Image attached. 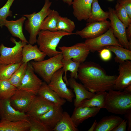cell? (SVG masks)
<instances>
[{"instance_id": "cell-1", "label": "cell", "mask_w": 131, "mask_h": 131, "mask_svg": "<svg viewBox=\"0 0 131 131\" xmlns=\"http://www.w3.org/2000/svg\"><path fill=\"white\" fill-rule=\"evenodd\" d=\"M118 76L107 75L99 64L91 61L81 64L78 78L85 88L93 93L114 90Z\"/></svg>"}, {"instance_id": "cell-2", "label": "cell", "mask_w": 131, "mask_h": 131, "mask_svg": "<svg viewBox=\"0 0 131 131\" xmlns=\"http://www.w3.org/2000/svg\"><path fill=\"white\" fill-rule=\"evenodd\" d=\"M74 34L62 31L52 32L41 30L38 35L37 42L39 49L49 57L61 53L56 48L64 37Z\"/></svg>"}, {"instance_id": "cell-3", "label": "cell", "mask_w": 131, "mask_h": 131, "mask_svg": "<svg viewBox=\"0 0 131 131\" xmlns=\"http://www.w3.org/2000/svg\"><path fill=\"white\" fill-rule=\"evenodd\" d=\"M105 106L109 112L124 115L131 110V93L125 91H108Z\"/></svg>"}, {"instance_id": "cell-4", "label": "cell", "mask_w": 131, "mask_h": 131, "mask_svg": "<svg viewBox=\"0 0 131 131\" xmlns=\"http://www.w3.org/2000/svg\"><path fill=\"white\" fill-rule=\"evenodd\" d=\"M52 3L50 0H45L43 6L38 12L23 15L27 19L25 22V29L29 34V44L33 45L37 42L36 37L41 30L42 23L51 10L50 7Z\"/></svg>"}, {"instance_id": "cell-5", "label": "cell", "mask_w": 131, "mask_h": 131, "mask_svg": "<svg viewBox=\"0 0 131 131\" xmlns=\"http://www.w3.org/2000/svg\"><path fill=\"white\" fill-rule=\"evenodd\" d=\"M63 57L61 53L49 58L40 61L30 62L34 72L48 84L54 74L62 68Z\"/></svg>"}, {"instance_id": "cell-6", "label": "cell", "mask_w": 131, "mask_h": 131, "mask_svg": "<svg viewBox=\"0 0 131 131\" xmlns=\"http://www.w3.org/2000/svg\"><path fill=\"white\" fill-rule=\"evenodd\" d=\"M10 41L15 44L13 47H7L3 44L0 45V64H16L22 62L23 48L27 43L21 40L17 41L12 37Z\"/></svg>"}, {"instance_id": "cell-7", "label": "cell", "mask_w": 131, "mask_h": 131, "mask_svg": "<svg viewBox=\"0 0 131 131\" xmlns=\"http://www.w3.org/2000/svg\"><path fill=\"white\" fill-rule=\"evenodd\" d=\"M84 43L90 51L93 52L96 51L99 52L108 46L118 45L123 47L115 36L111 26L103 34L93 38L87 39Z\"/></svg>"}, {"instance_id": "cell-8", "label": "cell", "mask_w": 131, "mask_h": 131, "mask_svg": "<svg viewBox=\"0 0 131 131\" xmlns=\"http://www.w3.org/2000/svg\"><path fill=\"white\" fill-rule=\"evenodd\" d=\"M108 10V19L115 36L118 39L119 43L123 47L131 50V41H129L127 39L126 28L117 16L114 8L109 7Z\"/></svg>"}, {"instance_id": "cell-9", "label": "cell", "mask_w": 131, "mask_h": 131, "mask_svg": "<svg viewBox=\"0 0 131 131\" xmlns=\"http://www.w3.org/2000/svg\"><path fill=\"white\" fill-rule=\"evenodd\" d=\"M59 48L63 55V59H72L80 64L85 60L90 51L84 42L79 43L70 47H59Z\"/></svg>"}, {"instance_id": "cell-10", "label": "cell", "mask_w": 131, "mask_h": 131, "mask_svg": "<svg viewBox=\"0 0 131 131\" xmlns=\"http://www.w3.org/2000/svg\"><path fill=\"white\" fill-rule=\"evenodd\" d=\"M64 72L62 68L57 71L53 75L48 85L61 98L72 102L75 95L73 90L68 89L64 82L63 77Z\"/></svg>"}, {"instance_id": "cell-11", "label": "cell", "mask_w": 131, "mask_h": 131, "mask_svg": "<svg viewBox=\"0 0 131 131\" xmlns=\"http://www.w3.org/2000/svg\"><path fill=\"white\" fill-rule=\"evenodd\" d=\"M36 95L31 92L17 88L14 94L9 99L14 109L26 113Z\"/></svg>"}, {"instance_id": "cell-12", "label": "cell", "mask_w": 131, "mask_h": 131, "mask_svg": "<svg viewBox=\"0 0 131 131\" xmlns=\"http://www.w3.org/2000/svg\"><path fill=\"white\" fill-rule=\"evenodd\" d=\"M110 27V21H104L87 23L86 26L81 30L76 31L75 34L82 38L87 39L93 38L103 34Z\"/></svg>"}, {"instance_id": "cell-13", "label": "cell", "mask_w": 131, "mask_h": 131, "mask_svg": "<svg viewBox=\"0 0 131 131\" xmlns=\"http://www.w3.org/2000/svg\"><path fill=\"white\" fill-rule=\"evenodd\" d=\"M0 119L11 121L29 122V116L14 109L10 104L9 99H0Z\"/></svg>"}, {"instance_id": "cell-14", "label": "cell", "mask_w": 131, "mask_h": 131, "mask_svg": "<svg viewBox=\"0 0 131 131\" xmlns=\"http://www.w3.org/2000/svg\"><path fill=\"white\" fill-rule=\"evenodd\" d=\"M42 82L35 74L32 65L29 62L25 74L20 86L17 88L31 92L37 95Z\"/></svg>"}, {"instance_id": "cell-15", "label": "cell", "mask_w": 131, "mask_h": 131, "mask_svg": "<svg viewBox=\"0 0 131 131\" xmlns=\"http://www.w3.org/2000/svg\"><path fill=\"white\" fill-rule=\"evenodd\" d=\"M119 75L115 80L114 90L123 91L131 85V61L127 60L120 64Z\"/></svg>"}, {"instance_id": "cell-16", "label": "cell", "mask_w": 131, "mask_h": 131, "mask_svg": "<svg viewBox=\"0 0 131 131\" xmlns=\"http://www.w3.org/2000/svg\"><path fill=\"white\" fill-rule=\"evenodd\" d=\"M55 105L54 103L37 95L26 113L29 116L37 118L45 114Z\"/></svg>"}, {"instance_id": "cell-17", "label": "cell", "mask_w": 131, "mask_h": 131, "mask_svg": "<svg viewBox=\"0 0 131 131\" xmlns=\"http://www.w3.org/2000/svg\"><path fill=\"white\" fill-rule=\"evenodd\" d=\"M93 0H74L73 14L78 20H87L90 15Z\"/></svg>"}, {"instance_id": "cell-18", "label": "cell", "mask_w": 131, "mask_h": 131, "mask_svg": "<svg viewBox=\"0 0 131 131\" xmlns=\"http://www.w3.org/2000/svg\"><path fill=\"white\" fill-rule=\"evenodd\" d=\"M26 19L25 17L23 16L15 21L0 19V26H6L12 36L19 38L22 42L29 43L24 35L23 31V25Z\"/></svg>"}, {"instance_id": "cell-19", "label": "cell", "mask_w": 131, "mask_h": 131, "mask_svg": "<svg viewBox=\"0 0 131 131\" xmlns=\"http://www.w3.org/2000/svg\"><path fill=\"white\" fill-rule=\"evenodd\" d=\"M62 107L55 105L45 114L36 118L52 131L62 117L63 112Z\"/></svg>"}, {"instance_id": "cell-20", "label": "cell", "mask_w": 131, "mask_h": 131, "mask_svg": "<svg viewBox=\"0 0 131 131\" xmlns=\"http://www.w3.org/2000/svg\"><path fill=\"white\" fill-rule=\"evenodd\" d=\"M68 85L73 90L75 94L74 106L77 107L83 100L90 99L92 97L95 93L87 90L83 85L78 82L75 79L70 78L68 80Z\"/></svg>"}, {"instance_id": "cell-21", "label": "cell", "mask_w": 131, "mask_h": 131, "mask_svg": "<svg viewBox=\"0 0 131 131\" xmlns=\"http://www.w3.org/2000/svg\"><path fill=\"white\" fill-rule=\"evenodd\" d=\"M101 109L97 107H75L71 117L75 125L77 127L86 120L96 116Z\"/></svg>"}, {"instance_id": "cell-22", "label": "cell", "mask_w": 131, "mask_h": 131, "mask_svg": "<svg viewBox=\"0 0 131 131\" xmlns=\"http://www.w3.org/2000/svg\"><path fill=\"white\" fill-rule=\"evenodd\" d=\"M22 62L27 63L30 61L34 60L35 61H40L44 59L46 55L41 51L37 45L33 46L29 43L26 44L22 49Z\"/></svg>"}, {"instance_id": "cell-23", "label": "cell", "mask_w": 131, "mask_h": 131, "mask_svg": "<svg viewBox=\"0 0 131 131\" xmlns=\"http://www.w3.org/2000/svg\"><path fill=\"white\" fill-rule=\"evenodd\" d=\"M55 105L62 106L66 103V100L61 98L55 91L52 90L48 84L45 82L39 89L37 94Z\"/></svg>"}, {"instance_id": "cell-24", "label": "cell", "mask_w": 131, "mask_h": 131, "mask_svg": "<svg viewBox=\"0 0 131 131\" xmlns=\"http://www.w3.org/2000/svg\"><path fill=\"white\" fill-rule=\"evenodd\" d=\"M123 120L118 116L111 115L104 117L97 123L94 131H112Z\"/></svg>"}, {"instance_id": "cell-25", "label": "cell", "mask_w": 131, "mask_h": 131, "mask_svg": "<svg viewBox=\"0 0 131 131\" xmlns=\"http://www.w3.org/2000/svg\"><path fill=\"white\" fill-rule=\"evenodd\" d=\"M30 124L25 121H11L0 120V131H29Z\"/></svg>"}, {"instance_id": "cell-26", "label": "cell", "mask_w": 131, "mask_h": 131, "mask_svg": "<svg viewBox=\"0 0 131 131\" xmlns=\"http://www.w3.org/2000/svg\"><path fill=\"white\" fill-rule=\"evenodd\" d=\"M107 94V93L105 91L96 93L90 98L83 100L78 106L97 107L101 108H105Z\"/></svg>"}, {"instance_id": "cell-27", "label": "cell", "mask_w": 131, "mask_h": 131, "mask_svg": "<svg viewBox=\"0 0 131 131\" xmlns=\"http://www.w3.org/2000/svg\"><path fill=\"white\" fill-rule=\"evenodd\" d=\"M109 16L108 11L105 12L102 9L98 3V0H93L90 15L86 21L88 23L104 21L108 18Z\"/></svg>"}, {"instance_id": "cell-28", "label": "cell", "mask_w": 131, "mask_h": 131, "mask_svg": "<svg viewBox=\"0 0 131 131\" xmlns=\"http://www.w3.org/2000/svg\"><path fill=\"white\" fill-rule=\"evenodd\" d=\"M71 117L66 112H63L62 117L52 129L53 131H78Z\"/></svg>"}, {"instance_id": "cell-29", "label": "cell", "mask_w": 131, "mask_h": 131, "mask_svg": "<svg viewBox=\"0 0 131 131\" xmlns=\"http://www.w3.org/2000/svg\"><path fill=\"white\" fill-rule=\"evenodd\" d=\"M118 45H109L105 48L109 49L116 55L114 58L115 62L119 64L126 60H131V50Z\"/></svg>"}, {"instance_id": "cell-30", "label": "cell", "mask_w": 131, "mask_h": 131, "mask_svg": "<svg viewBox=\"0 0 131 131\" xmlns=\"http://www.w3.org/2000/svg\"><path fill=\"white\" fill-rule=\"evenodd\" d=\"M62 62L63 64L62 68L65 73L63 79L67 85L68 86L67 76V71H69L70 72V78L75 79H77L78 69L81 64L78 62L74 61L72 59L66 60L62 59Z\"/></svg>"}, {"instance_id": "cell-31", "label": "cell", "mask_w": 131, "mask_h": 131, "mask_svg": "<svg viewBox=\"0 0 131 131\" xmlns=\"http://www.w3.org/2000/svg\"><path fill=\"white\" fill-rule=\"evenodd\" d=\"M59 16L57 11L52 9L42 22L41 30H48L52 32L57 31V26Z\"/></svg>"}, {"instance_id": "cell-32", "label": "cell", "mask_w": 131, "mask_h": 131, "mask_svg": "<svg viewBox=\"0 0 131 131\" xmlns=\"http://www.w3.org/2000/svg\"><path fill=\"white\" fill-rule=\"evenodd\" d=\"M17 89L8 80L0 79V99H10Z\"/></svg>"}, {"instance_id": "cell-33", "label": "cell", "mask_w": 131, "mask_h": 131, "mask_svg": "<svg viewBox=\"0 0 131 131\" xmlns=\"http://www.w3.org/2000/svg\"><path fill=\"white\" fill-rule=\"evenodd\" d=\"M27 63L22 62L18 69L8 80L11 84L17 88L20 86L25 74L27 68Z\"/></svg>"}, {"instance_id": "cell-34", "label": "cell", "mask_w": 131, "mask_h": 131, "mask_svg": "<svg viewBox=\"0 0 131 131\" xmlns=\"http://www.w3.org/2000/svg\"><path fill=\"white\" fill-rule=\"evenodd\" d=\"M22 62L8 65L0 64V79L7 80L18 69Z\"/></svg>"}, {"instance_id": "cell-35", "label": "cell", "mask_w": 131, "mask_h": 131, "mask_svg": "<svg viewBox=\"0 0 131 131\" xmlns=\"http://www.w3.org/2000/svg\"><path fill=\"white\" fill-rule=\"evenodd\" d=\"M75 28L74 21L66 17L59 16L57 26V31L62 30L72 33Z\"/></svg>"}, {"instance_id": "cell-36", "label": "cell", "mask_w": 131, "mask_h": 131, "mask_svg": "<svg viewBox=\"0 0 131 131\" xmlns=\"http://www.w3.org/2000/svg\"><path fill=\"white\" fill-rule=\"evenodd\" d=\"M115 11L119 19L121 21L126 28L131 24V19L129 17L124 8L117 3L115 7Z\"/></svg>"}, {"instance_id": "cell-37", "label": "cell", "mask_w": 131, "mask_h": 131, "mask_svg": "<svg viewBox=\"0 0 131 131\" xmlns=\"http://www.w3.org/2000/svg\"><path fill=\"white\" fill-rule=\"evenodd\" d=\"M29 131H51L52 130L36 118L29 116Z\"/></svg>"}, {"instance_id": "cell-38", "label": "cell", "mask_w": 131, "mask_h": 131, "mask_svg": "<svg viewBox=\"0 0 131 131\" xmlns=\"http://www.w3.org/2000/svg\"><path fill=\"white\" fill-rule=\"evenodd\" d=\"M15 0H8L5 5L0 8V19H6L8 16L12 15L10 8Z\"/></svg>"}, {"instance_id": "cell-39", "label": "cell", "mask_w": 131, "mask_h": 131, "mask_svg": "<svg viewBox=\"0 0 131 131\" xmlns=\"http://www.w3.org/2000/svg\"><path fill=\"white\" fill-rule=\"evenodd\" d=\"M99 52L100 57L103 60L107 61L111 59L112 57L111 51L108 49L105 48L100 50Z\"/></svg>"}, {"instance_id": "cell-40", "label": "cell", "mask_w": 131, "mask_h": 131, "mask_svg": "<svg viewBox=\"0 0 131 131\" xmlns=\"http://www.w3.org/2000/svg\"><path fill=\"white\" fill-rule=\"evenodd\" d=\"M118 3L124 8L131 19V0H118Z\"/></svg>"}, {"instance_id": "cell-41", "label": "cell", "mask_w": 131, "mask_h": 131, "mask_svg": "<svg viewBox=\"0 0 131 131\" xmlns=\"http://www.w3.org/2000/svg\"><path fill=\"white\" fill-rule=\"evenodd\" d=\"M127 120L123 119L122 121L112 131H125L127 126Z\"/></svg>"}, {"instance_id": "cell-42", "label": "cell", "mask_w": 131, "mask_h": 131, "mask_svg": "<svg viewBox=\"0 0 131 131\" xmlns=\"http://www.w3.org/2000/svg\"><path fill=\"white\" fill-rule=\"evenodd\" d=\"M124 116L127 119L128 125V130L129 131H131V110L124 114Z\"/></svg>"}, {"instance_id": "cell-43", "label": "cell", "mask_w": 131, "mask_h": 131, "mask_svg": "<svg viewBox=\"0 0 131 131\" xmlns=\"http://www.w3.org/2000/svg\"><path fill=\"white\" fill-rule=\"evenodd\" d=\"M126 29V33L127 37L129 41H131V24L127 27Z\"/></svg>"}, {"instance_id": "cell-44", "label": "cell", "mask_w": 131, "mask_h": 131, "mask_svg": "<svg viewBox=\"0 0 131 131\" xmlns=\"http://www.w3.org/2000/svg\"><path fill=\"white\" fill-rule=\"evenodd\" d=\"M97 122L96 120H95L91 127L88 130V131H94L96 127Z\"/></svg>"}, {"instance_id": "cell-45", "label": "cell", "mask_w": 131, "mask_h": 131, "mask_svg": "<svg viewBox=\"0 0 131 131\" xmlns=\"http://www.w3.org/2000/svg\"><path fill=\"white\" fill-rule=\"evenodd\" d=\"M56 1L59 0H54ZM65 3L67 4L69 6L72 5L73 1V0H61Z\"/></svg>"}, {"instance_id": "cell-46", "label": "cell", "mask_w": 131, "mask_h": 131, "mask_svg": "<svg viewBox=\"0 0 131 131\" xmlns=\"http://www.w3.org/2000/svg\"><path fill=\"white\" fill-rule=\"evenodd\" d=\"M123 90L131 93V85H129L124 89Z\"/></svg>"}, {"instance_id": "cell-47", "label": "cell", "mask_w": 131, "mask_h": 131, "mask_svg": "<svg viewBox=\"0 0 131 131\" xmlns=\"http://www.w3.org/2000/svg\"><path fill=\"white\" fill-rule=\"evenodd\" d=\"M108 0L111 1H112V0Z\"/></svg>"}, {"instance_id": "cell-48", "label": "cell", "mask_w": 131, "mask_h": 131, "mask_svg": "<svg viewBox=\"0 0 131 131\" xmlns=\"http://www.w3.org/2000/svg\"></svg>"}]
</instances>
